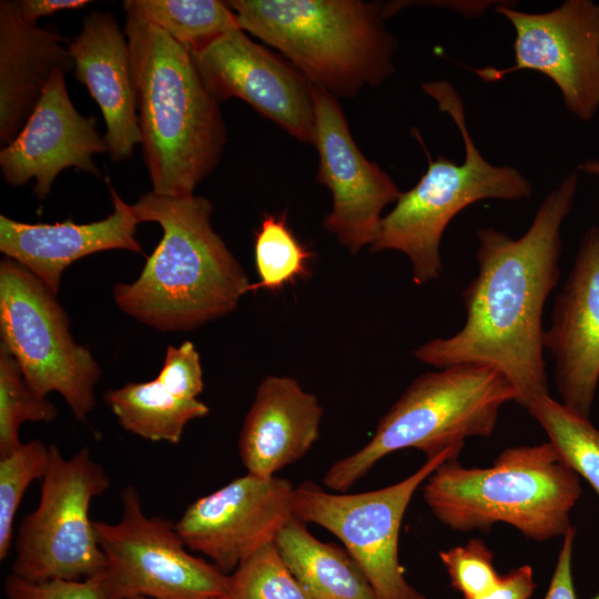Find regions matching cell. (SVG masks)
I'll list each match as a JSON object with an SVG mask.
<instances>
[{
  "mask_svg": "<svg viewBox=\"0 0 599 599\" xmlns=\"http://www.w3.org/2000/svg\"><path fill=\"white\" fill-rule=\"evenodd\" d=\"M58 409L27 384L17 361L0 347V457L22 445L20 426L26 422H53Z\"/></svg>",
  "mask_w": 599,
  "mask_h": 599,
  "instance_id": "obj_27",
  "label": "cell"
},
{
  "mask_svg": "<svg viewBox=\"0 0 599 599\" xmlns=\"http://www.w3.org/2000/svg\"><path fill=\"white\" fill-rule=\"evenodd\" d=\"M580 495L579 476L550 441L508 447L486 468L450 459L423 484L426 505L450 529L488 530L501 522L540 542L572 527L570 512Z\"/></svg>",
  "mask_w": 599,
  "mask_h": 599,
  "instance_id": "obj_4",
  "label": "cell"
},
{
  "mask_svg": "<svg viewBox=\"0 0 599 599\" xmlns=\"http://www.w3.org/2000/svg\"><path fill=\"white\" fill-rule=\"evenodd\" d=\"M240 28L278 49L308 81L354 97L395 70L385 4L361 0H232Z\"/></svg>",
  "mask_w": 599,
  "mask_h": 599,
  "instance_id": "obj_5",
  "label": "cell"
},
{
  "mask_svg": "<svg viewBox=\"0 0 599 599\" xmlns=\"http://www.w3.org/2000/svg\"><path fill=\"white\" fill-rule=\"evenodd\" d=\"M315 142L319 165L317 181L328 187L333 205L324 226L351 254L370 246L378 233L382 212L396 203L402 191L355 143L337 98L312 84Z\"/></svg>",
  "mask_w": 599,
  "mask_h": 599,
  "instance_id": "obj_14",
  "label": "cell"
},
{
  "mask_svg": "<svg viewBox=\"0 0 599 599\" xmlns=\"http://www.w3.org/2000/svg\"><path fill=\"white\" fill-rule=\"evenodd\" d=\"M156 379L175 397L195 400L202 393L201 359L192 342L166 348L163 366Z\"/></svg>",
  "mask_w": 599,
  "mask_h": 599,
  "instance_id": "obj_31",
  "label": "cell"
},
{
  "mask_svg": "<svg viewBox=\"0 0 599 599\" xmlns=\"http://www.w3.org/2000/svg\"><path fill=\"white\" fill-rule=\"evenodd\" d=\"M213 599H230L226 595L224 596H220V597H216V598H213Z\"/></svg>",
  "mask_w": 599,
  "mask_h": 599,
  "instance_id": "obj_37",
  "label": "cell"
},
{
  "mask_svg": "<svg viewBox=\"0 0 599 599\" xmlns=\"http://www.w3.org/2000/svg\"><path fill=\"white\" fill-rule=\"evenodd\" d=\"M50 459V446L34 439L0 457V560L8 557L13 524L26 490L42 480Z\"/></svg>",
  "mask_w": 599,
  "mask_h": 599,
  "instance_id": "obj_29",
  "label": "cell"
},
{
  "mask_svg": "<svg viewBox=\"0 0 599 599\" xmlns=\"http://www.w3.org/2000/svg\"><path fill=\"white\" fill-rule=\"evenodd\" d=\"M104 402L125 430L151 441L170 444L180 443L189 422L210 413L200 399H180L156 378L110 389Z\"/></svg>",
  "mask_w": 599,
  "mask_h": 599,
  "instance_id": "obj_23",
  "label": "cell"
},
{
  "mask_svg": "<svg viewBox=\"0 0 599 599\" xmlns=\"http://www.w3.org/2000/svg\"><path fill=\"white\" fill-rule=\"evenodd\" d=\"M275 545L312 599H377L347 550L317 539L295 517L281 529Z\"/></svg>",
  "mask_w": 599,
  "mask_h": 599,
  "instance_id": "obj_22",
  "label": "cell"
},
{
  "mask_svg": "<svg viewBox=\"0 0 599 599\" xmlns=\"http://www.w3.org/2000/svg\"><path fill=\"white\" fill-rule=\"evenodd\" d=\"M450 586L466 598L480 596L493 589L500 575L494 566V554L483 539L473 538L465 545L439 552Z\"/></svg>",
  "mask_w": 599,
  "mask_h": 599,
  "instance_id": "obj_30",
  "label": "cell"
},
{
  "mask_svg": "<svg viewBox=\"0 0 599 599\" xmlns=\"http://www.w3.org/2000/svg\"><path fill=\"white\" fill-rule=\"evenodd\" d=\"M134 599H149V598L139 597V598H134Z\"/></svg>",
  "mask_w": 599,
  "mask_h": 599,
  "instance_id": "obj_38",
  "label": "cell"
},
{
  "mask_svg": "<svg viewBox=\"0 0 599 599\" xmlns=\"http://www.w3.org/2000/svg\"><path fill=\"white\" fill-rule=\"evenodd\" d=\"M578 187L571 172L539 205L518 238L494 227L477 231V273L461 297L463 327L419 345L414 357L436 368L484 365L501 372L527 408L549 395L542 314L560 278L561 225Z\"/></svg>",
  "mask_w": 599,
  "mask_h": 599,
  "instance_id": "obj_1",
  "label": "cell"
},
{
  "mask_svg": "<svg viewBox=\"0 0 599 599\" xmlns=\"http://www.w3.org/2000/svg\"><path fill=\"white\" fill-rule=\"evenodd\" d=\"M139 12L190 52H197L232 30L237 19L217 0H132Z\"/></svg>",
  "mask_w": 599,
  "mask_h": 599,
  "instance_id": "obj_24",
  "label": "cell"
},
{
  "mask_svg": "<svg viewBox=\"0 0 599 599\" xmlns=\"http://www.w3.org/2000/svg\"><path fill=\"white\" fill-rule=\"evenodd\" d=\"M230 599H312L283 560L275 542L268 544L229 575Z\"/></svg>",
  "mask_w": 599,
  "mask_h": 599,
  "instance_id": "obj_28",
  "label": "cell"
},
{
  "mask_svg": "<svg viewBox=\"0 0 599 599\" xmlns=\"http://www.w3.org/2000/svg\"><path fill=\"white\" fill-rule=\"evenodd\" d=\"M495 9L515 30V62L469 69L485 82L518 70L537 71L556 84L569 112L583 122L592 120L599 110V3L567 0L541 13L507 4Z\"/></svg>",
  "mask_w": 599,
  "mask_h": 599,
  "instance_id": "obj_12",
  "label": "cell"
},
{
  "mask_svg": "<svg viewBox=\"0 0 599 599\" xmlns=\"http://www.w3.org/2000/svg\"><path fill=\"white\" fill-rule=\"evenodd\" d=\"M295 486L285 478L245 474L190 504L175 522L185 546L223 572L275 542L294 518Z\"/></svg>",
  "mask_w": 599,
  "mask_h": 599,
  "instance_id": "obj_13",
  "label": "cell"
},
{
  "mask_svg": "<svg viewBox=\"0 0 599 599\" xmlns=\"http://www.w3.org/2000/svg\"><path fill=\"white\" fill-rule=\"evenodd\" d=\"M113 211L105 219L78 224L72 220L49 223H24L0 215V252L30 271L45 287L58 295L61 275L73 262L109 250L142 253L135 238L136 219L109 184Z\"/></svg>",
  "mask_w": 599,
  "mask_h": 599,
  "instance_id": "obj_18",
  "label": "cell"
},
{
  "mask_svg": "<svg viewBox=\"0 0 599 599\" xmlns=\"http://www.w3.org/2000/svg\"><path fill=\"white\" fill-rule=\"evenodd\" d=\"M544 345L554 358L561 403L589 418L599 383V226L588 229L579 243Z\"/></svg>",
  "mask_w": 599,
  "mask_h": 599,
  "instance_id": "obj_17",
  "label": "cell"
},
{
  "mask_svg": "<svg viewBox=\"0 0 599 599\" xmlns=\"http://www.w3.org/2000/svg\"><path fill=\"white\" fill-rule=\"evenodd\" d=\"M517 397L511 382L489 366L458 365L425 373L380 418L367 444L328 467L323 483L345 493L394 451L415 448L429 459L464 447L467 438L488 437L501 407Z\"/></svg>",
  "mask_w": 599,
  "mask_h": 599,
  "instance_id": "obj_6",
  "label": "cell"
},
{
  "mask_svg": "<svg viewBox=\"0 0 599 599\" xmlns=\"http://www.w3.org/2000/svg\"><path fill=\"white\" fill-rule=\"evenodd\" d=\"M74 78L87 87L106 125L113 161L132 156L141 143L129 42L113 14L89 13L69 44Z\"/></svg>",
  "mask_w": 599,
  "mask_h": 599,
  "instance_id": "obj_19",
  "label": "cell"
},
{
  "mask_svg": "<svg viewBox=\"0 0 599 599\" xmlns=\"http://www.w3.org/2000/svg\"><path fill=\"white\" fill-rule=\"evenodd\" d=\"M318 398L288 376H267L244 418L238 453L247 474L274 477L304 457L319 437Z\"/></svg>",
  "mask_w": 599,
  "mask_h": 599,
  "instance_id": "obj_20",
  "label": "cell"
},
{
  "mask_svg": "<svg viewBox=\"0 0 599 599\" xmlns=\"http://www.w3.org/2000/svg\"><path fill=\"white\" fill-rule=\"evenodd\" d=\"M122 516L94 520L104 567L95 576L108 599H213L226 595L229 575L196 557L175 522L148 517L138 490L121 491Z\"/></svg>",
  "mask_w": 599,
  "mask_h": 599,
  "instance_id": "obj_10",
  "label": "cell"
},
{
  "mask_svg": "<svg viewBox=\"0 0 599 599\" xmlns=\"http://www.w3.org/2000/svg\"><path fill=\"white\" fill-rule=\"evenodd\" d=\"M526 409L544 428L564 463L599 497V429L549 395L536 398Z\"/></svg>",
  "mask_w": 599,
  "mask_h": 599,
  "instance_id": "obj_25",
  "label": "cell"
},
{
  "mask_svg": "<svg viewBox=\"0 0 599 599\" xmlns=\"http://www.w3.org/2000/svg\"><path fill=\"white\" fill-rule=\"evenodd\" d=\"M576 529L571 527L562 537L557 564L544 599H577L572 579V550Z\"/></svg>",
  "mask_w": 599,
  "mask_h": 599,
  "instance_id": "obj_33",
  "label": "cell"
},
{
  "mask_svg": "<svg viewBox=\"0 0 599 599\" xmlns=\"http://www.w3.org/2000/svg\"><path fill=\"white\" fill-rule=\"evenodd\" d=\"M536 588L534 570L522 565L500 576L498 583L489 591L466 599H529Z\"/></svg>",
  "mask_w": 599,
  "mask_h": 599,
  "instance_id": "obj_34",
  "label": "cell"
},
{
  "mask_svg": "<svg viewBox=\"0 0 599 599\" xmlns=\"http://www.w3.org/2000/svg\"><path fill=\"white\" fill-rule=\"evenodd\" d=\"M143 160L152 192L192 195L226 143L220 102L191 52L123 2Z\"/></svg>",
  "mask_w": 599,
  "mask_h": 599,
  "instance_id": "obj_2",
  "label": "cell"
},
{
  "mask_svg": "<svg viewBox=\"0 0 599 599\" xmlns=\"http://www.w3.org/2000/svg\"><path fill=\"white\" fill-rule=\"evenodd\" d=\"M422 88L455 122L464 142L465 160L461 164L443 155L432 160L427 153L426 172L382 219L369 246L373 253L386 250L404 253L417 285L435 281L441 274V237L458 213L484 200L518 201L534 193L530 181L517 169L494 165L481 155L468 131L461 98L449 82H426Z\"/></svg>",
  "mask_w": 599,
  "mask_h": 599,
  "instance_id": "obj_7",
  "label": "cell"
},
{
  "mask_svg": "<svg viewBox=\"0 0 599 599\" xmlns=\"http://www.w3.org/2000/svg\"><path fill=\"white\" fill-rule=\"evenodd\" d=\"M3 590L6 599H108L97 577L31 582L11 572Z\"/></svg>",
  "mask_w": 599,
  "mask_h": 599,
  "instance_id": "obj_32",
  "label": "cell"
},
{
  "mask_svg": "<svg viewBox=\"0 0 599 599\" xmlns=\"http://www.w3.org/2000/svg\"><path fill=\"white\" fill-rule=\"evenodd\" d=\"M87 0H21L17 1L20 16L28 22L37 24V21L61 10H72L85 7Z\"/></svg>",
  "mask_w": 599,
  "mask_h": 599,
  "instance_id": "obj_35",
  "label": "cell"
},
{
  "mask_svg": "<svg viewBox=\"0 0 599 599\" xmlns=\"http://www.w3.org/2000/svg\"><path fill=\"white\" fill-rule=\"evenodd\" d=\"M579 170L585 173L599 176V161L588 160L579 165Z\"/></svg>",
  "mask_w": 599,
  "mask_h": 599,
  "instance_id": "obj_36",
  "label": "cell"
},
{
  "mask_svg": "<svg viewBox=\"0 0 599 599\" xmlns=\"http://www.w3.org/2000/svg\"><path fill=\"white\" fill-rule=\"evenodd\" d=\"M57 295L30 271L4 256L0 262V347L20 366L29 387L47 397L59 393L75 419L95 407L101 368L70 332Z\"/></svg>",
  "mask_w": 599,
  "mask_h": 599,
  "instance_id": "obj_8",
  "label": "cell"
},
{
  "mask_svg": "<svg viewBox=\"0 0 599 599\" xmlns=\"http://www.w3.org/2000/svg\"><path fill=\"white\" fill-rule=\"evenodd\" d=\"M132 207L140 223L155 222L163 234L140 276L114 286L119 308L162 332L193 329L232 313L252 284L213 230L211 202L151 191Z\"/></svg>",
  "mask_w": 599,
  "mask_h": 599,
  "instance_id": "obj_3",
  "label": "cell"
},
{
  "mask_svg": "<svg viewBox=\"0 0 599 599\" xmlns=\"http://www.w3.org/2000/svg\"><path fill=\"white\" fill-rule=\"evenodd\" d=\"M212 95L238 98L295 139L315 142L312 84L293 65L247 37L241 28L191 52Z\"/></svg>",
  "mask_w": 599,
  "mask_h": 599,
  "instance_id": "obj_15",
  "label": "cell"
},
{
  "mask_svg": "<svg viewBox=\"0 0 599 599\" xmlns=\"http://www.w3.org/2000/svg\"><path fill=\"white\" fill-rule=\"evenodd\" d=\"M254 252L258 282L251 291L275 292L309 274L313 253L296 238L284 216L263 217L255 232Z\"/></svg>",
  "mask_w": 599,
  "mask_h": 599,
  "instance_id": "obj_26",
  "label": "cell"
},
{
  "mask_svg": "<svg viewBox=\"0 0 599 599\" xmlns=\"http://www.w3.org/2000/svg\"><path fill=\"white\" fill-rule=\"evenodd\" d=\"M463 446L429 458L408 477L383 488L331 493L306 480L295 487L294 517L336 536L369 581L377 599H426L405 578L399 562L402 521L415 494L443 463L457 459Z\"/></svg>",
  "mask_w": 599,
  "mask_h": 599,
  "instance_id": "obj_11",
  "label": "cell"
},
{
  "mask_svg": "<svg viewBox=\"0 0 599 599\" xmlns=\"http://www.w3.org/2000/svg\"><path fill=\"white\" fill-rule=\"evenodd\" d=\"M65 71L57 70L17 136L0 151V167L6 183L21 186L31 179L38 199L51 191L61 171L73 167L101 176L93 160L109 151L94 118L74 108L65 83Z\"/></svg>",
  "mask_w": 599,
  "mask_h": 599,
  "instance_id": "obj_16",
  "label": "cell"
},
{
  "mask_svg": "<svg viewBox=\"0 0 599 599\" xmlns=\"http://www.w3.org/2000/svg\"><path fill=\"white\" fill-rule=\"evenodd\" d=\"M69 40L26 21L17 1H0V142L23 128L57 70L73 67Z\"/></svg>",
  "mask_w": 599,
  "mask_h": 599,
  "instance_id": "obj_21",
  "label": "cell"
},
{
  "mask_svg": "<svg viewBox=\"0 0 599 599\" xmlns=\"http://www.w3.org/2000/svg\"><path fill=\"white\" fill-rule=\"evenodd\" d=\"M110 486L104 467L84 447L64 458L50 445L37 508L21 521L12 573L31 582L84 580L98 576L104 555L89 509Z\"/></svg>",
  "mask_w": 599,
  "mask_h": 599,
  "instance_id": "obj_9",
  "label": "cell"
}]
</instances>
